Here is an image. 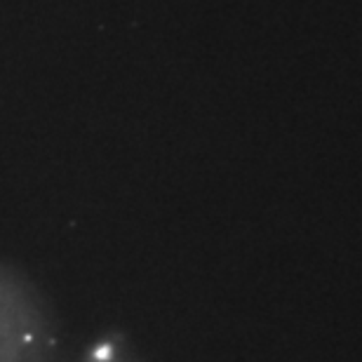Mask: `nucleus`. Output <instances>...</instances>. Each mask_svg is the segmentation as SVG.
Returning a JSON list of instances; mask_svg holds the SVG:
<instances>
[{"label": "nucleus", "instance_id": "f257e3e1", "mask_svg": "<svg viewBox=\"0 0 362 362\" xmlns=\"http://www.w3.org/2000/svg\"><path fill=\"white\" fill-rule=\"evenodd\" d=\"M108 356H111V349H108V346H106V349H101V351L97 353V358H99V360H106Z\"/></svg>", "mask_w": 362, "mask_h": 362}]
</instances>
